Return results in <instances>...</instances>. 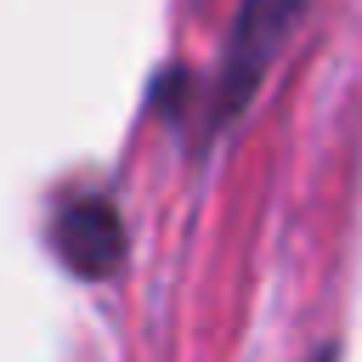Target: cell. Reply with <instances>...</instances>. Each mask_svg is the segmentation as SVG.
<instances>
[{
    "label": "cell",
    "instance_id": "obj_1",
    "mask_svg": "<svg viewBox=\"0 0 362 362\" xmlns=\"http://www.w3.org/2000/svg\"><path fill=\"white\" fill-rule=\"evenodd\" d=\"M51 238H57V255L79 277H113L124 266V221L107 198H74L57 215Z\"/></svg>",
    "mask_w": 362,
    "mask_h": 362
},
{
    "label": "cell",
    "instance_id": "obj_2",
    "mask_svg": "<svg viewBox=\"0 0 362 362\" xmlns=\"http://www.w3.org/2000/svg\"><path fill=\"white\" fill-rule=\"evenodd\" d=\"M317 362H328V356H317Z\"/></svg>",
    "mask_w": 362,
    "mask_h": 362
}]
</instances>
